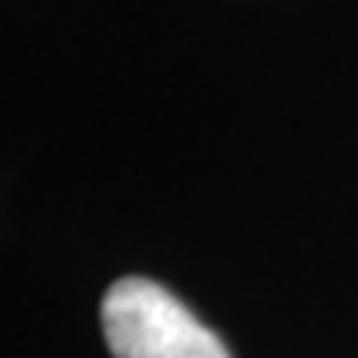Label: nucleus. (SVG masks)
<instances>
[{
  "instance_id": "1",
  "label": "nucleus",
  "mask_w": 358,
  "mask_h": 358,
  "mask_svg": "<svg viewBox=\"0 0 358 358\" xmlns=\"http://www.w3.org/2000/svg\"><path fill=\"white\" fill-rule=\"evenodd\" d=\"M100 319L113 358H229L219 335L176 295L140 275L106 289Z\"/></svg>"
}]
</instances>
